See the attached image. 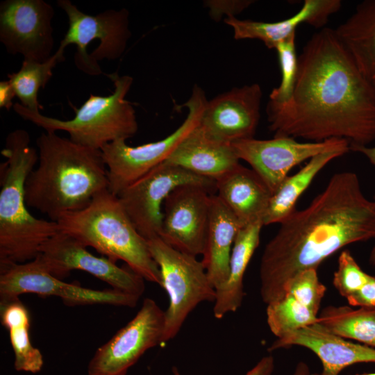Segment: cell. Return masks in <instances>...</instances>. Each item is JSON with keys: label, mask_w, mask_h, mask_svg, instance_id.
Returning <instances> with one entry per match:
<instances>
[{"label": "cell", "mask_w": 375, "mask_h": 375, "mask_svg": "<svg viewBox=\"0 0 375 375\" xmlns=\"http://www.w3.org/2000/svg\"><path fill=\"white\" fill-rule=\"evenodd\" d=\"M266 112L274 137L344 139L350 147L375 140V84L330 28L312 35L303 47L290 100L268 101Z\"/></svg>", "instance_id": "cell-1"}, {"label": "cell", "mask_w": 375, "mask_h": 375, "mask_svg": "<svg viewBox=\"0 0 375 375\" xmlns=\"http://www.w3.org/2000/svg\"><path fill=\"white\" fill-rule=\"evenodd\" d=\"M279 224L260 263L266 305L283 297L286 283L299 272L317 269L344 247L375 238V200L365 196L356 173H336L306 208L295 209Z\"/></svg>", "instance_id": "cell-2"}, {"label": "cell", "mask_w": 375, "mask_h": 375, "mask_svg": "<svg viewBox=\"0 0 375 375\" xmlns=\"http://www.w3.org/2000/svg\"><path fill=\"white\" fill-rule=\"evenodd\" d=\"M38 162L25 183L28 207L56 222L83 209L108 188L107 167L101 150L84 147L53 131L36 140Z\"/></svg>", "instance_id": "cell-3"}, {"label": "cell", "mask_w": 375, "mask_h": 375, "mask_svg": "<svg viewBox=\"0 0 375 375\" xmlns=\"http://www.w3.org/2000/svg\"><path fill=\"white\" fill-rule=\"evenodd\" d=\"M30 142L26 130L16 129L1 151L6 160L0 165V267L33 260L60 232L56 222L36 218L27 208L25 183L38 162Z\"/></svg>", "instance_id": "cell-4"}, {"label": "cell", "mask_w": 375, "mask_h": 375, "mask_svg": "<svg viewBox=\"0 0 375 375\" xmlns=\"http://www.w3.org/2000/svg\"><path fill=\"white\" fill-rule=\"evenodd\" d=\"M56 222L60 233L115 262L124 261L144 280L161 287L160 272L147 240L134 226L117 196L108 189L97 194L83 209L66 213Z\"/></svg>", "instance_id": "cell-5"}, {"label": "cell", "mask_w": 375, "mask_h": 375, "mask_svg": "<svg viewBox=\"0 0 375 375\" xmlns=\"http://www.w3.org/2000/svg\"><path fill=\"white\" fill-rule=\"evenodd\" d=\"M114 90L108 96L90 94L79 108H74L75 116L61 120L32 111L19 103L13 110L24 120L30 121L46 131H63L69 139L80 145L101 150L106 144L133 137L138 130L135 111L126 99L133 79L131 76H108Z\"/></svg>", "instance_id": "cell-6"}, {"label": "cell", "mask_w": 375, "mask_h": 375, "mask_svg": "<svg viewBox=\"0 0 375 375\" xmlns=\"http://www.w3.org/2000/svg\"><path fill=\"white\" fill-rule=\"evenodd\" d=\"M147 242L160 272L161 287L169 297V306L165 311L164 346L177 335L197 305L203 301L214 302L216 290L201 260L196 256L174 248L159 236Z\"/></svg>", "instance_id": "cell-7"}, {"label": "cell", "mask_w": 375, "mask_h": 375, "mask_svg": "<svg viewBox=\"0 0 375 375\" xmlns=\"http://www.w3.org/2000/svg\"><path fill=\"white\" fill-rule=\"evenodd\" d=\"M57 5L65 12L69 23L57 51L64 55L67 45L75 44L77 68L90 76L101 74L98 62L117 60L126 48L131 36L128 11L126 8L109 9L90 15L81 11L69 0H58Z\"/></svg>", "instance_id": "cell-8"}, {"label": "cell", "mask_w": 375, "mask_h": 375, "mask_svg": "<svg viewBox=\"0 0 375 375\" xmlns=\"http://www.w3.org/2000/svg\"><path fill=\"white\" fill-rule=\"evenodd\" d=\"M206 102L203 90L195 85L184 105L188 109L186 118L168 136L137 147L128 146L125 140H115L103 147L101 151L107 167L108 190L117 196L128 185L163 162L199 124Z\"/></svg>", "instance_id": "cell-9"}, {"label": "cell", "mask_w": 375, "mask_h": 375, "mask_svg": "<svg viewBox=\"0 0 375 375\" xmlns=\"http://www.w3.org/2000/svg\"><path fill=\"white\" fill-rule=\"evenodd\" d=\"M59 297L69 306L111 305L135 307L139 297L115 290H97L62 281L47 272L37 258L0 267V300L23 294Z\"/></svg>", "instance_id": "cell-10"}, {"label": "cell", "mask_w": 375, "mask_h": 375, "mask_svg": "<svg viewBox=\"0 0 375 375\" xmlns=\"http://www.w3.org/2000/svg\"><path fill=\"white\" fill-rule=\"evenodd\" d=\"M199 184L216 192L215 180L165 162L128 185L117 196L138 233L146 240L160 237L162 205L179 185Z\"/></svg>", "instance_id": "cell-11"}, {"label": "cell", "mask_w": 375, "mask_h": 375, "mask_svg": "<svg viewBox=\"0 0 375 375\" xmlns=\"http://www.w3.org/2000/svg\"><path fill=\"white\" fill-rule=\"evenodd\" d=\"M165 322V311L146 298L135 316L96 350L88 375H126L145 351L162 345Z\"/></svg>", "instance_id": "cell-12"}, {"label": "cell", "mask_w": 375, "mask_h": 375, "mask_svg": "<svg viewBox=\"0 0 375 375\" xmlns=\"http://www.w3.org/2000/svg\"><path fill=\"white\" fill-rule=\"evenodd\" d=\"M240 160L250 165L273 194L288 172L302 162L331 151L349 152L350 144L344 139L332 138L322 142H301L289 137L270 140L253 138L232 143Z\"/></svg>", "instance_id": "cell-13"}, {"label": "cell", "mask_w": 375, "mask_h": 375, "mask_svg": "<svg viewBox=\"0 0 375 375\" xmlns=\"http://www.w3.org/2000/svg\"><path fill=\"white\" fill-rule=\"evenodd\" d=\"M52 6L44 0H6L0 3V42L8 53L47 61L54 47Z\"/></svg>", "instance_id": "cell-14"}, {"label": "cell", "mask_w": 375, "mask_h": 375, "mask_svg": "<svg viewBox=\"0 0 375 375\" xmlns=\"http://www.w3.org/2000/svg\"><path fill=\"white\" fill-rule=\"evenodd\" d=\"M36 258L60 279L72 270H81L124 293L140 297L144 291V279L130 268L120 267L106 257L92 254L76 239L60 232L42 245Z\"/></svg>", "instance_id": "cell-15"}, {"label": "cell", "mask_w": 375, "mask_h": 375, "mask_svg": "<svg viewBox=\"0 0 375 375\" xmlns=\"http://www.w3.org/2000/svg\"><path fill=\"white\" fill-rule=\"evenodd\" d=\"M215 191L199 184L174 189L162 205L160 237L170 246L190 255H203L209 224L211 196Z\"/></svg>", "instance_id": "cell-16"}, {"label": "cell", "mask_w": 375, "mask_h": 375, "mask_svg": "<svg viewBox=\"0 0 375 375\" xmlns=\"http://www.w3.org/2000/svg\"><path fill=\"white\" fill-rule=\"evenodd\" d=\"M262 96L258 83L234 88L207 101L199 125L210 137L226 143L253 138Z\"/></svg>", "instance_id": "cell-17"}, {"label": "cell", "mask_w": 375, "mask_h": 375, "mask_svg": "<svg viewBox=\"0 0 375 375\" xmlns=\"http://www.w3.org/2000/svg\"><path fill=\"white\" fill-rule=\"evenodd\" d=\"M293 345L306 347L317 356L322 364L321 375H339L353 364L375 362V348L348 341L317 322L277 338L269 351Z\"/></svg>", "instance_id": "cell-18"}, {"label": "cell", "mask_w": 375, "mask_h": 375, "mask_svg": "<svg viewBox=\"0 0 375 375\" xmlns=\"http://www.w3.org/2000/svg\"><path fill=\"white\" fill-rule=\"evenodd\" d=\"M341 6L340 0H305L300 10L283 20L265 22L229 16L224 22L233 28L235 40H259L268 49H274L279 42L296 33L297 27L302 24L322 28Z\"/></svg>", "instance_id": "cell-19"}, {"label": "cell", "mask_w": 375, "mask_h": 375, "mask_svg": "<svg viewBox=\"0 0 375 375\" xmlns=\"http://www.w3.org/2000/svg\"><path fill=\"white\" fill-rule=\"evenodd\" d=\"M164 162L215 181L240 164L232 144L210 137L199 124Z\"/></svg>", "instance_id": "cell-20"}, {"label": "cell", "mask_w": 375, "mask_h": 375, "mask_svg": "<svg viewBox=\"0 0 375 375\" xmlns=\"http://www.w3.org/2000/svg\"><path fill=\"white\" fill-rule=\"evenodd\" d=\"M215 182L216 194L242 227L262 222L272 193L252 169L240 164Z\"/></svg>", "instance_id": "cell-21"}, {"label": "cell", "mask_w": 375, "mask_h": 375, "mask_svg": "<svg viewBox=\"0 0 375 375\" xmlns=\"http://www.w3.org/2000/svg\"><path fill=\"white\" fill-rule=\"evenodd\" d=\"M241 224L215 194L211 196L209 224L201 260L215 290L227 280L229 260Z\"/></svg>", "instance_id": "cell-22"}, {"label": "cell", "mask_w": 375, "mask_h": 375, "mask_svg": "<svg viewBox=\"0 0 375 375\" xmlns=\"http://www.w3.org/2000/svg\"><path fill=\"white\" fill-rule=\"evenodd\" d=\"M262 221L242 227L235 237L229 260L228 276L226 282L216 290L213 314L222 319L235 312L242 305L244 296V276L247 267L260 242Z\"/></svg>", "instance_id": "cell-23"}, {"label": "cell", "mask_w": 375, "mask_h": 375, "mask_svg": "<svg viewBox=\"0 0 375 375\" xmlns=\"http://www.w3.org/2000/svg\"><path fill=\"white\" fill-rule=\"evenodd\" d=\"M335 31L361 72L372 81L375 78V0L359 3Z\"/></svg>", "instance_id": "cell-24"}, {"label": "cell", "mask_w": 375, "mask_h": 375, "mask_svg": "<svg viewBox=\"0 0 375 375\" xmlns=\"http://www.w3.org/2000/svg\"><path fill=\"white\" fill-rule=\"evenodd\" d=\"M347 152L342 150L326 151L311 159L299 172L288 176L272 194L262 219L264 226L280 224L296 208L295 205L318 173L331 161Z\"/></svg>", "instance_id": "cell-25"}, {"label": "cell", "mask_w": 375, "mask_h": 375, "mask_svg": "<svg viewBox=\"0 0 375 375\" xmlns=\"http://www.w3.org/2000/svg\"><path fill=\"white\" fill-rule=\"evenodd\" d=\"M1 321L8 331L14 352V367L18 372H39L44 364L40 351L31 342V317L26 307L15 298L0 300Z\"/></svg>", "instance_id": "cell-26"}, {"label": "cell", "mask_w": 375, "mask_h": 375, "mask_svg": "<svg viewBox=\"0 0 375 375\" xmlns=\"http://www.w3.org/2000/svg\"><path fill=\"white\" fill-rule=\"evenodd\" d=\"M317 323L336 335L375 347V307L329 306L322 310Z\"/></svg>", "instance_id": "cell-27"}, {"label": "cell", "mask_w": 375, "mask_h": 375, "mask_svg": "<svg viewBox=\"0 0 375 375\" xmlns=\"http://www.w3.org/2000/svg\"><path fill=\"white\" fill-rule=\"evenodd\" d=\"M64 60L65 56L56 51L44 62L24 60L18 72L8 74V81L19 103L32 111L40 112L43 107L38 99L39 90L44 88L53 76V69Z\"/></svg>", "instance_id": "cell-28"}, {"label": "cell", "mask_w": 375, "mask_h": 375, "mask_svg": "<svg viewBox=\"0 0 375 375\" xmlns=\"http://www.w3.org/2000/svg\"><path fill=\"white\" fill-rule=\"evenodd\" d=\"M266 315L268 326L277 338L314 324L318 319L317 313L288 293L267 304Z\"/></svg>", "instance_id": "cell-29"}, {"label": "cell", "mask_w": 375, "mask_h": 375, "mask_svg": "<svg viewBox=\"0 0 375 375\" xmlns=\"http://www.w3.org/2000/svg\"><path fill=\"white\" fill-rule=\"evenodd\" d=\"M295 38L296 33L292 34L274 48L278 56L281 79L278 86L269 94L270 102L283 103L288 101L292 95L298 69Z\"/></svg>", "instance_id": "cell-30"}, {"label": "cell", "mask_w": 375, "mask_h": 375, "mask_svg": "<svg viewBox=\"0 0 375 375\" xmlns=\"http://www.w3.org/2000/svg\"><path fill=\"white\" fill-rule=\"evenodd\" d=\"M326 287L318 278L317 269L301 271L290 278L285 286L288 293L318 314Z\"/></svg>", "instance_id": "cell-31"}, {"label": "cell", "mask_w": 375, "mask_h": 375, "mask_svg": "<svg viewBox=\"0 0 375 375\" xmlns=\"http://www.w3.org/2000/svg\"><path fill=\"white\" fill-rule=\"evenodd\" d=\"M370 277L371 275L361 269L349 251L341 252L333 279V284L340 295L347 299L358 291Z\"/></svg>", "instance_id": "cell-32"}, {"label": "cell", "mask_w": 375, "mask_h": 375, "mask_svg": "<svg viewBox=\"0 0 375 375\" xmlns=\"http://www.w3.org/2000/svg\"><path fill=\"white\" fill-rule=\"evenodd\" d=\"M346 299L353 306L375 307V276H371L358 291Z\"/></svg>", "instance_id": "cell-33"}, {"label": "cell", "mask_w": 375, "mask_h": 375, "mask_svg": "<svg viewBox=\"0 0 375 375\" xmlns=\"http://www.w3.org/2000/svg\"><path fill=\"white\" fill-rule=\"evenodd\" d=\"M274 368V360L272 356H264L245 375H272ZM174 375H181L177 368H173Z\"/></svg>", "instance_id": "cell-34"}, {"label": "cell", "mask_w": 375, "mask_h": 375, "mask_svg": "<svg viewBox=\"0 0 375 375\" xmlns=\"http://www.w3.org/2000/svg\"><path fill=\"white\" fill-rule=\"evenodd\" d=\"M16 96L15 90L8 80L0 82V108L7 110L13 108L12 99Z\"/></svg>", "instance_id": "cell-35"}, {"label": "cell", "mask_w": 375, "mask_h": 375, "mask_svg": "<svg viewBox=\"0 0 375 375\" xmlns=\"http://www.w3.org/2000/svg\"><path fill=\"white\" fill-rule=\"evenodd\" d=\"M350 150L362 153L375 167V146H355L351 147Z\"/></svg>", "instance_id": "cell-36"}, {"label": "cell", "mask_w": 375, "mask_h": 375, "mask_svg": "<svg viewBox=\"0 0 375 375\" xmlns=\"http://www.w3.org/2000/svg\"><path fill=\"white\" fill-rule=\"evenodd\" d=\"M293 375H311L308 366L303 362H299Z\"/></svg>", "instance_id": "cell-37"}, {"label": "cell", "mask_w": 375, "mask_h": 375, "mask_svg": "<svg viewBox=\"0 0 375 375\" xmlns=\"http://www.w3.org/2000/svg\"><path fill=\"white\" fill-rule=\"evenodd\" d=\"M375 200V199H374ZM369 262L372 265H375V244L371 251L369 255Z\"/></svg>", "instance_id": "cell-38"}, {"label": "cell", "mask_w": 375, "mask_h": 375, "mask_svg": "<svg viewBox=\"0 0 375 375\" xmlns=\"http://www.w3.org/2000/svg\"><path fill=\"white\" fill-rule=\"evenodd\" d=\"M311 375H321V374H312Z\"/></svg>", "instance_id": "cell-39"}, {"label": "cell", "mask_w": 375, "mask_h": 375, "mask_svg": "<svg viewBox=\"0 0 375 375\" xmlns=\"http://www.w3.org/2000/svg\"><path fill=\"white\" fill-rule=\"evenodd\" d=\"M372 81L375 84V78L372 80Z\"/></svg>", "instance_id": "cell-40"}]
</instances>
